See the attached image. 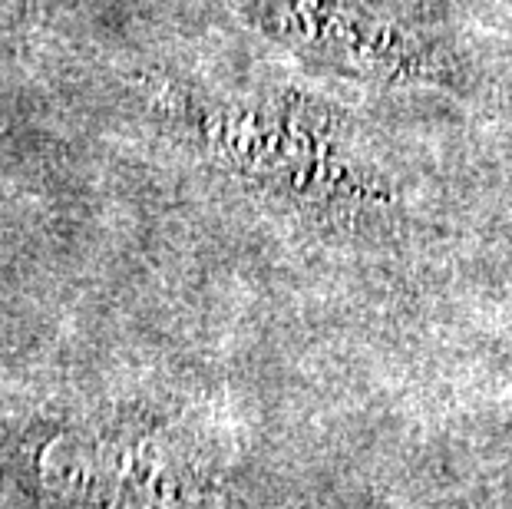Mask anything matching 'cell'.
I'll return each instance as SVG.
<instances>
[]
</instances>
